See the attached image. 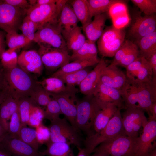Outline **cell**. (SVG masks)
<instances>
[{"label":"cell","instance_id":"11","mask_svg":"<svg viewBox=\"0 0 156 156\" xmlns=\"http://www.w3.org/2000/svg\"><path fill=\"white\" fill-rule=\"evenodd\" d=\"M125 109L122 115L125 133L129 137H138L148 122L144 111L134 107H128Z\"/></svg>","mask_w":156,"mask_h":156},{"label":"cell","instance_id":"36","mask_svg":"<svg viewBox=\"0 0 156 156\" xmlns=\"http://www.w3.org/2000/svg\"><path fill=\"white\" fill-rule=\"evenodd\" d=\"M18 138L29 145L37 151L39 147L36 129L27 126H21L19 133Z\"/></svg>","mask_w":156,"mask_h":156},{"label":"cell","instance_id":"42","mask_svg":"<svg viewBox=\"0 0 156 156\" xmlns=\"http://www.w3.org/2000/svg\"><path fill=\"white\" fill-rule=\"evenodd\" d=\"M21 127V118L18 108L10 118L9 123L8 133L12 137L18 138Z\"/></svg>","mask_w":156,"mask_h":156},{"label":"cell","instance_id":"31","mask_svg":"<svg viewBox=\"0 0 156 156\" xmlns=\"http://www.w3.org/2000/svg\"><path fill=\"white\" fill-rule=\"evenodd\" d=\"M118 0H87L89 17L105 13L110 7Z\"/></svg>","mask_w":156,"mask_h":156},{"label":"cell","instance_id":"15","mask_svg":"<svg viewBox=\"0 0 156 156\" xmlns=\"http://www.w3.org/2000/svg\"><path fill=\"white\" fill-rule=\"evenodd\" d=\"M12 156H44L18 138L8 133L0 144Z\"/></svg>","mask_w":156,"mask_h":156},{"label":"cell","instance_id":"27","mask_svg":"<svg viewBox=\"0 0 156 156\" xmlns=\"http://www.w3.org/2000/svg\"><path fill=\"white\" fill-rule=\"evenodd\" d=\"M99 60H77L65 65L54 72L51 77H57L61 75L77 71L97 64Z\"/></svg>","mask_w":156,"mask_h":156},{"label":"cell","instance_id":"45","mask_svg":"<svg viewBox=\"0 0 156 156\" xmlns=\"http://www.w3.org/2000/svg\"><path fill=\"white\" fill-rule=\"evenodd\" d=\"M134 43L128 40H125L122 46L117 51L111 64L117 66L121 60L131 48Z\"/></svg>","mask_w":156,"mask_h":156},{"label":"cell","instance_id":"4","mask_svg":"<svg viewBox=\"0 0 156 156\" xmlns=\"http://www.w3.org/2000/svg\"><path fill=\"white\" fill-rule=\"evenodd\" d=\"M120 110L118 109L106 126L101 131L86 138L83 141L84 148L89 156L102 142L119 135H126L122 125Z\"/></svg>","mask_w":156,"mask_h":156},{"label":"cell","instance_id":"58","mask_svg":"<svg viewBox=\"0 0 156 156\" xmlns=\"http://www.w3.org/2000/svg\"><path fill=\"white\" fill-rule=\"evenodd\" d=\"M78 152L77 156H89L84 148L81 147L78 148Z\"/></svg>","mask_w":156,"mask_h":156},{"label":"cell","instance_id":"35","mask_svg":"<svg viewBox=\"0 0 156 156\" xmlns=\"http://www.w3.org/2000/svg\"><path fill=\"white\" fill-rule=\"evenodd\" d=\"M29 97L39 106L46 107L52 99L49 93L37 83Z\"/></svg>","mask_w":156,"mask_h":156},{"label":"cell","instance_id":"44","mask_svg":"<svg viewBox=\"0 0 156 156\" xmlns=\"http://www.w3.org/2000/svg\"><path fill=\"white\" fill-rule=\"evenodd\" d=\"M44 119V112L40 106L35 105L30 112L28 125L36 128L42 124Z\"/></svg>","mask_w":156,"mask_h":156},{"label":"cell","instance_id":"19","mask_svg":"<svg viewBox=\"0 0 156 156\" xmlns=\"http://www.w3.org/2000/svg\"><path fill=\"white\" fill-rule=\"evenodd\" d=\"M127 80L126 75L117 66L111 64L103 71L100 77L101 83L120 90Z\"/></svg>","mask_w":156,"mask_h":156},{"label":"cell","instance_id":"60","mask_svg":"<svg viewBox=\"0 0 156 156\" xmlns=\"http://www.w3.org/2000/svg\"><path fill=\"white\" fill-rule=\"evenodd\" d=\"M8 95L4 90L0 91V105Z\"/></svg>","mask_w":156,"mask_h":156},{"label":"cell","instance_id":"54","mask_svg":"<svg viewBox=\"0 0 156 156\" xmlns=\"http://www.w3.org/2000/svg\"><path fill=\"white\" fill-rule=\"evenodd\" d=\"M149 118L156 120V102L153 103L149 110Z\"/></svg>","mask_w":156,"mask_h":156},{"label":"cell","instance_id":"51","mask_svg":"<svg viewBox=\"0 0 156 156\" xmlns=\"http://www.w3.org/2000/svg\"><path fill=\"white\" fill-rule=\"evenodd\" d=\"M146 59L152 68L153 76H156V51Z\"/></svg>","mask_w":156,"mask_h":156},{"label":"cell","instance_id":"13","mask_svg":"<svg viewBox=\"0 0 156 156\" xmlns=\"http://www.w3.org/2000/svg\"><path fill=\"white\" fill-rule=\"evenodd\" d=\"M92 95L101 109H105L110 104L115 105L120 109L125 108L123 99L118 89L99 82Z\"/></svg>","mask_w":156,"mask_h":156},{"label":"cell","instance_id":"25","mask_svg":"<svg viewBox=\"0 0 156 156\" xmlns=\"http://www.w3.org/2000/svg\"><path fill=\"white\" fill-rule=\"evenodd\" d=\"M18 100L8 95L0 105V121L8 131V121L18 108Z\"/></svg>","mask_w":156,"mask_h":156},{"label":"cell","instance_id":"47","mask_svg":"<svg viewBox=\"0 0 156 156\" xmlns=\"http://www.w3.org/2000/svg\"><path fill=\"white\" fill-rule=\"evenodd\" d=\"M143 58L140 56L125 68L126 70V75L127 79L132 80L136 79L142 65Z\"/></svg>","mask_w":156,"mask_h":156},{"label":"cell","instance_id":"52","mask_svg":"<svg viewBox=\"0 0 156 156\" xmlns=\"http://www.w3.org/2000/svg\"><path fill=\"white\" fill-rule=\"evenodd\" d=\"M28 17L26 16L23 19L19 29L22 33V34L26 38L27 37L28 34Z\"/></svg>","mask_w":156,"mask_h":156},{"label":"cell","instance_id":"30","mask_svg":"<svg viewBox=\"0 0 156 156\" xmlns=\"http://www.w3.org/2000/svg\"><path fill=\"white\" fill-rule=\"evenodd\" d=\"M137 43L140 49V56L147 58L156 51V31L137 40Z\"/></svg>","mask_w":156,"mask_h":156},{"label":"cell","instance_id":"41","mask_svg":"<svg viewBox=\"0 0 156 156\" xmlns=\"http://www.w3.org/2000/svg\"><path fill=\"white\" fill-rule=\"evenodd\" d=\"M143 57L142 65L138 74L136 80L145 82L152 80L154 77L152 69L146 60Z\"/></svg>","mask_w":156,"mask_h":156},{"label":"cell","instance_id":"43","mask_svg":"<svg viewBox=\"0 0 156 156\" xmlns=\"http://www.w3.org/2000/svg\"><path fill=\"white\" fill-rule=\"evenodd\" d=\"M131 1L145 15H151L156 12V0H131Z\"/></svg>","mask_w":156,"mask_h":156},{"label":"cell","instance_id":"53","mask_svg":"<svg viewBox=\"0 0 156 156\" xmlns=\"http://www.w3.org/2000/svg\"><path fill=\"white\" fill-rule=\"evenodd\" d=\"M5 37L4 33L0 30V60L2 53L5 51Z\"/></svg>","mask_w":156,"mask_h":156},{"label":"cell","instance_id":"50","mask_svg":"<svg viewBox=\"0 0 156 156\" xmlns=\"http://www.w3.org/2000/svg\"><path fill=\"white\" fill-rule=\"evenodd\" d=\"M28 24V29L27 38L31 42L33 41L35 33L38 30V28L36 24L29 18Z\"/></svg>","mask_w":156,"mask_h":156},{"label":"cell","instance_id":"20","mask_svg":"<svg viewBox=\"0 0 156 156\" xmlns=\"http://www.w3.org/2000/svg\"><path fill=\"white\" fill-rule=\"evenodd\" d=\"M107 66L105 61L102 58L93 70L90 71L79 84L80 92L85 95H92L100 82L101 75Z\"/></svg>","mask_w":156,"mask_h":156},{"label":"cell","instance_id":"16","mask_svg":"<svg viewBox=\"0 0 156 156\" xmlns=\"http://www.w3.org/2000/svg\"><path fill=\"white\" fill-rule=\"evenodd\" d=\"M139 137L137 156H146L149 152L156 148V120L148 118V122Z\"/></svg>","mask_w":156,"mask_h":156},{"label":"cell","instance_id":"23","mask_svg":"<svg viewBox=\"0 0 156 156\" xmlns=\"http://www.w3.org/2000/svg\"><path fill=\"white\" fill-rule=\"evenodd\" d=\"M37 83L49 93H76L78 91L74 87L67 86L61 79L57 77L51 76L41 81H37Z\"/></svg>","mask_w":156,"mask_h":156},{"label":"cell","instance_id":"3","mask_svg":"<svg viewBox=\"0 0 156 156\" xmlns=\"http://www.w3.org/2000/svg\"><path fill=\"white\" fill-rule=\"evenodd\" d=\"M139 142V137L120 135L102 142L93 153L101 152L109 156H137Z\"/></svg>","mask_w":156,"mask_h":156},{"label":"cell","instance_id":"6","mask_svg":"<svg viewBox=\"0 0 156 156\" xmlns=\"http://www.w3.org/2000/svg\"><path fill=\"white\" fill-rule=\"evenodd\" d=\"M50 139L48 142H61L81 147L83 140L81 133L75 129L65 118L50 121L49 127Z\"/></svg>","mask_w":156,"mask_h":156},{"label":"cell","instance_id":"33","mask_svg":"<svg viewBox=\"0 0 156 156\" xmlns=\"http://www.w3.org/2000/svg\"><path fill=\"white\" fill-rule=\"evenodd\" d=\"M36 103L29 97L20 98L18 100V109L21 120V126L28 125L30 114L33 107Z\"/></svg>","mask_w":156,"mask_h":156},{"label":"cell","instance_id":"28","mask_svg":"<svg viewBox=\"0 0 156 156\" xmlns=\"http://www.w3.org/2000/svg\"><path fill=\"white\" fill-rule=\"evenodd\" d=\"M47 148L40 153L44 156H75L71 148L70 144L63 142H48L46 144Z\"/></svg>","mask_w":156,"mask_h":156},{"label":"cell","instance_id":"21","mask_svg":"<svg viewBox=\"0 0 156 156\" xmlns=\"http://www.w3.org/2000/svg\"><path fill=\"white\" fill-rule=\"evenodd\" d=\"M79 21L68 3L62 8L58 20L61 34L65 40L78 26Z\"/></svg>","mask_w":156,"mask_h":156},{"label":"cell","instance_id":"38","mask_svg":"<svg viewBox=\"0 0 156 156\" xmlns=\"http://www.w3.org/2000/svg\"><path fill=\"white\" fill-rule=\"evenodd\" d=\"M112 21L129 15L127 7L123 1L118 0L110 7L108 11Z\"/></svg>","mask_w":156,"mask_h":156},{"label":"cell","instance_id":"62","mask_svg":"<svg viewBox=\"0 0 156 156\" xmlns=\"http://www.w3.org/2000/svg\"><path fill=\"white\" fill-rule=\"evenodd\" d=\"M146 156H156V148L149 152Z\"/></svg>","mask_w":156,"mask_h":156},{"label":"cell","instance_id":"26","mask_svg":"<svg viewBox=\"0 0 156 156\" xmlns=\"http://www.w3.org/2000/svg\"><path fill=\"white\" fill-rule=\"evenodd\" d=\"M98 50L95 43L86 39L83 46L77 51L73 52L70 61L92 60H99L97 56Z\"/></svg>","mask_w":156,"mask_h":156},{"label":"cell","instance_id":"40","mask_svg":"<svg viewBox=\"0 0 156 156\" xmlns=\"http://www.w3.org/2000/svg\"><path fill=\"white\" fill-rule=\"evenodd\" d=\"M18 56L16 51H10L8 49L2 54L1 63L4 69H9L18 66Z\"/></svg>","mask_w":156,"mask_h":156},{"label":"cell","instance_id":"56","mask_svg":"<svg viewBox=\"0 0 156 156\" xmlns=\"http://www.w3.org/2000/svg\"><path fill=\"white\" fill-rule=\"evenodd\" d=\"M4 70L0 62V91L3 90Z\"/></svg>","mask_w":156,"mask_h":156},{"label":"cell","instance_id":"46","mask_svg":"<svg viewBox=\"0 0 156 156\" xmlns=\"http://www.w3.org/2000/svg\"><path fill=\"white\" fill-rule=\"evenodd\" d=\"M140 56V52L137 45L134 44L131 48L120 62L118 66L125 68Z\"/></svg>","mask_w":156,"mask_h":156},{"label":"cell","instance_id":"14","mask_svg":"<svg viewBox=\"0 0 156 156\" xmlns=\"http://www.w3.org/2000/svg\"><path fill=\"white\" fill-rule=\"evenodd\" d=\"M49 94L51 97L58 103L62 114L64 115L70 124L79 131L76 125L77 107L75 102H76L77 101L76 93L63 92L57 94Z\"/></svg>","mask_w":156,"mask_h":156},{"label":"cell","instance_id":"18","mask_svg":"<svg viewBox=\"0 0 156 156\" xmlns=\"http://www.w3.org/2000/svg\"><path fill=\"white\" fill-rule=\"evenodd\" d=\"M155 31L156 19L154 14L144 16L139 14L130 28L129 34L138 40Z\"/></svg>","mask_w":156,"mask_h":156},{"label":"cell","instance_id":"34","mask_svg":"<svg viewBox=\"0 0 156 156\" xmlns=\"http://www.w3.org/2000/svg\"><path fill=\"white\" fill-rule=\"evenodd\" d=\"M5 42L8 49L11 51L24 47L31 42L27 38L17 32L7 33L5 35Z\"/></svg>","mask_w":156,"mask_h":156},{"label":"cell","instance_id":"63","mask_svg":"<svg viewBox=\"0 0 156 156\" xmlns=\"http://www.w3.org/2000/svg\"><path fill=\"white\" fill-rule=\"evenodd\" d=\"M1 0H0V1Z\"/></svg>","mask_w":156,"mask_h":156},{"label":"cell","instance_id":"22","mask_svg":"<svg viewBox=\"0 0 156 156\" xmlns=\"http://www.w3.org/2000/svg\"><path fill=\"white\" fill-rule=\"evenodd\" d=\"M118 109L115 105L110 104L105 109H101L96 116L93 120L89 135L86 138L98 133L103 129Z\"/></svg>","mask_w":156,"mask_h":156},{"label":"cell","instance_id":"57","mask_svg":"<svg viewBox=\"0 0 156 156\" xmlns=\"http://www.w3.org/2000/svg\"><path fill=\"white\" fill-rule=\"evenodd\" d=\"M8 133V131L0 121V144Z\"/></svg>","mask_w":156,"mask_h":156},{"label":"cell","instance_id":"9","mask_svg":"<svg viewBox=\"0 0 156 156\" xmlns=\"http://www.w3.org/2000/svg\"><path fill=\"white\" fill-rule=\"evenodd\" d=\"M37 51L45 69L54 71L70 62V55L68 49L39 45Z\"/></svg>","mask_w":156,"mask_h":156},{"label":"cell","instance_id":"17","mask_svg":"<svg viewBox=\"0 0 156 156\" xmlns=\"http://www.w3.org/2000/svg\"><path fill=\"white\" fill-rule=\"evenodd\" d=\"M18 66L30 74L40 75L44 65L38 51L35 50H23L18 56Z\"/></svg>","mask_w":156,"mask_h":156},{"label":"cell","instance_id":"49","mask_svg":"<svg viewBox=\"0 0 156 156\" xmlns=\"http://www.w3.org/2000/svg\"><path fill=\"white\" fill-rule=\"evenodd\" d=\"M3 1L12 6L24 9L30 7L28 1L26 0H4Z\"/></svg>","mask_w":156,"mask_h":156},{"label":"cell","instance_id":"29","mask_svg":"<svg viewBox=\"0 0 156 156\" xmlns=\"http://www.w3.org/2000/svg\"><path fill=\"white\" fill-rule=\"evenodd\" d=\"M71 6L83 30L91 21L89 17L87 0H75L71 3Z\"/></svg>","mask_w":156,"mask_h":156},{"label":"cell","instance_id":"48","mask_svg":"<svg viewBox=\"0 0 156 156\" xmlns=\"http://www.w3.org/2000/svg\"><path fill=\"white\" fill-rule=\"evenodd\" d=\"M37 138L39 144H46L50 139V132L49 128L42 124L36 127Z\"/></svg>","mask_w":156,"mask_h":156},{"label":"cell","instance_id":"5","mask_svg":"<svg viewBox=\"0 0 156 156\" xmlns=\"http://www.w3.org/2000/svg\"><path fill=\"white\" fill-rule=\"evenodd\" d=\"M77 114L76 125L78 130L86 135H89L93 120L101 110L93 95H85L76 103Z\"/></svg>","mask_w":156,"mask_h":156},{"label":"cell","instance_id":"32","mask_svg":"<svg viewBox=\"0 0 156 156\" xmlns=\"http://www.w3.org/2000/svg\"><path fill=\"white\" fill-rule=\"evenodd\" d=\"M82 28L78 26L68 36L65 40L68 49L73 52L80 49L86 40L82 34Z\"/></svg>","mask_w":156,"mask_h":156},{"label":"cell","instance_id":"1","mask_svg":"<svg viewBox=\"0 0 156 156\" xmlns=\"http://www.w3.org/2000/svg\"><path fill=\"white\" fill-rule=\"evenodd\" d=\"M119 91L125 108L135 107L146 111L148 114L151 105L156 102V77L145 82L127 78L125 84Z\"/></svg>","mask_w":156,"mask_h":156},{"label":"cell","instance_id":"55","mask_svg":"<svg viewBox=\"0 0 156 156\" xmlns=\"http://www.w3.org/2000/svg\"><path fill=\"white\" fill-rule=\"evenodd\" d=\"M56 1L57 0H36L35 4L33 6L55 4Z\"/></svg>","mask_w":156,"mask_h":156},{"label":"cell","instance_id":"12","mask_svg":"<svg viewBox=\"0 0 156 156\" xmlns=\"http://www.w3.org/2000/svg\"><path fill=\"white\" fill-rule=\"evenodd\" d=\"M62 9L55 3L34 6L26 9V15L36 24L38 30L48 24L58 22Z\"/></svg>","mask_w":156,"mask_h":156},{"label":"cell","instance_id":"2","mask_svg":"<svg viewBox=\"0 0 156 156\" xmlns=\"http://www.w3.org/2000/svg\"><path fill=\"white\" fill-rule=\"evenodd\" d=\"M4 70L3 90L8 94L18 100L29 96L37 81L31 74L18 66L11 69H4Z\"/></svg>","mask_w":156,"mask_h":156},{"label":"cell","instance_id":"61","mask_svg":"<svg viewBox=\"0 0 156 156\" xmlns=\"http://www.w3.org/2000/svg\"><path fill=\"white\" fill-rule=\"evenodd\" d=\"M94 153L91 155H90L89 156H109L107 155L99 152H94Z\"/></svg>","mask_w":156,"mask_h":156},{"label":"cell","instance_id":"37","mask_svg":"<svg viewBox=\"0 0 156 156\" xmlns=\"http://www.w3.org/2000/svg\"><path fill=\"white\" fill-rule=\"evenodd\" d=\"M90 71L86 68L74 72L63 74L57 77L60 78L67 86L74 87L84 79Z\"/></svg>","mask_w":156,"mask_h":156},{"label":"cell","instance_id":"10","mask_svg":"<svg viewBox=\"0 0 156 156\" xmlns=\"http://www.w3.org/2000/svg\"><path fill=\"white\" fill-rule=\"evenodd\" d=\"M33 41L39 45L68 49L58 21L48 24L38 30L35 33Z\"/></svg>","mask_w":156,"mask_h":156},{"label":"cell","instance_id":"8","mask_svg":"<svg viewBox=\"0 0 156 156\" xmlns=\"http://www.w3.org/2000/svg\"><path fill=\"white\" fill-rule=\"evenodd\" d=\"M26 9L0 1V28L7 33L17 32L26 16Z\"/></svg>","mask_w":156,"mask_h":156},{"label":"cell","instance_id":"7","mask_svg":"<svg viewBox=\"0 0 156 156\" xmlns=\"http://www.w3.org/2000/svg\"><path fill=\"white\" fill-rule=\"evenodd\" d=\"M125 33L122 29H118L113 25L104 30L97 40L99 52L102 58L112 57L125 40Z\"/></svg>","mask_w":156,"mask_h":156},{"label":"cell","instance_id":"59","mask_svg":"<svg viewBox=\"0 0 156 156\" xmlns=\"http://www.w3.org/2000/svg\"><path fill=\"white\" fill-rule=\"evenodd\" d=\"M0 156H12L0 145Z\"/></svg>","mask_w":156,"mask_h":156},{"label":"cell","instance_id":"24","mask_svg":"<svg viewBox=\"0 0 156 156\" xmlns=\"http://www.w3.org/2000/svg\"><path fill=\"white\" fill-rule=\"evenodd\" d=\"M107 19L105 13L96 15L83 30L87 39L93 42L98 40L102 34Z\"/></svg>","mask_w":156,"mask_h":156},{"label":"cell","instance_id":"39","mask_svg":"<svg viewBox=\"0 0 156 156\" xmlns=\"http://www.w3.org/2000/svg\"><path fill=\"white\" fill-rule=\"evenodd\" d=\"M44 119H47L50 121L60 118L62 114L59 105L57 102L52 98L46 106L44 110Z\"/></svg>","mask_w":156,"mask_h":156}]
</instances>
